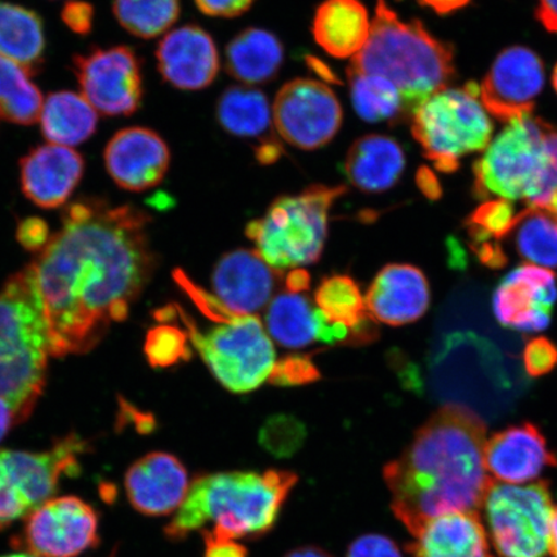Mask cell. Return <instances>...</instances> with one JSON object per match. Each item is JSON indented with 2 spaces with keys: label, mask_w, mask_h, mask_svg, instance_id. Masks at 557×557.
I'll return each mask as SVG.
<instances>
[{
  "label": "cell",
  "mask_w": 557,
  "mask_h": 557,
  "mask_svg": "<svg viewBox=\"0 0 557 557\" xmlns=\"http://www.w3.org/2000/svg\"><path fill=\"white\" fill-rule=\"evenodd\" d=\"M151 219L100 198L74 201L37 262L52 357L85 354L123 322L156 269Z\"/></svg>",
  "instance_id": "obj_1"
},
{
  "label": "cell",
  "mask_w": 557,
  "mask_h": 557,
  "mask_svg": "<svg viewBox=\"0 0 557 557\" xmlns=\"http://www.w3.org/2000/svg\"><path fill=\"white\" fill-rule=\"evenodd\" d=\"M486 424L448 404L417 430L412 443L383 469L393 512L410 534L442 515L483 507L493 482L484 461Z\"/></svg>",
  "instance_id": "obj_2"
},
{
  "label": "cell",
  "mask_w": 557,
  "mask_h": 557,
  "mask_svg": "<svg viewBox=\"0 0 557 557\" xmlns=\"http://www.w3.org/2000/svg\"><path fill=\"white\" fill-rule=\"evenodd\" d=\"M297 483V473L285 470L199 476L165 527L166 539L183 541L205 529L236 541L261 539L275 528Z\"/></svg>",
  "instance_id": "obj_3"
},
{
  "label": "cell",
  "mask_w": 557,
  "mask_h": 557,
  "mask_svg": "<svg viewBox=\"0 0 557 557\" xmlns=\"http://www.w3.org/2000/svg\"><path fill=\"white\" fill-rule=\"evenodd\" d=\"M347 70L392 82L410 116L428 97L448 88L456 75L455 53L421 21H404L386 0H377L367 44Z\"/></svg>",
  "instance_id": "obj_4"
},
{
  "label": "cell",
  "mask_w": 557,
  "mask_h": 557,
  "mask_svg": "<svg viewBox=\"0 0 557 557\" xmlns=\"http://www.w3.org/2000/svg\"><path fill=\"white\" fill-rule=\"evenodd\" d=\"M50 338L34 264L0 290V404L25 421L44 392Z\"/></svg>",
  "instance_id": "obj_5"
},
{
  "label": "cell",
  "mask_w": 557,
  "mask_h": 557,
  "mask_svg": "<svg viewBox=\"0 0 557 557\" xmlns=\"http://www.w3.org/2000/svg\"><path fill=\"white\" fill-rule=\"evenodd\" d=\"M346 193L344 185L320 184L283 195L260 219L249 222L248 239L277 273L315 263L329 238L331 209Z\"/></svg>",
  "instance_id": "obj_6"
},
{
  "label": "cell",
  "mask_w": 557,
  "mask_h": 557,
  "mask_svg": "<svg viewBox=\"0 0 557 557\" xmlns=\"http://www.w3.org/2000/svg\"><path fill=\"white\" fill-rule=\"evenodd\" d=\"M410 121L424 157L445 173L455 172L461 158L485 150L493 134L475 83L431 95L412 111Z\"/></svg>",
  "instance_id": "obj_7"
},
{
  "label": "cell",
  "mask_w": 557,
  "mask_h": 557,
  "mask_svg": "<svg viewBox=\"0 0 557 557\" xmlns=\"http://www.w3.org/2000/svg\"><path fill=\"white\" fill-rule=\"evenodd\" d=\"M479 199L525 200L541 207L546 181L543 121L528 115L507 123L473 165Z\"/></svg>",
  "instance_id": "obj_8"
},
{
  "label": "cell",
  "mask_w": 557,
  "mask_h": 557,
  "mask_svg": "<svg viewBox=\"0 0 557 557\" xmlns=\"http://www.w3.org/2000/svg\"><path fill=\"white\" fill-rule=\"evenodd\" d=\"M177 309L193 346L227 392L252 393L269 380L275 348L260 319L236 315L203 332L189 313Z\"/></svg>",
  "instance_id": "obj_9"
},
{
  "label": "cell",
  "mask_w": 557,
  "mask_h": 557,
  "mask_svg": "<svg viewBox=\"0 0 557 557\" xmlns=\"http://www.w3.org/2000/svg\"><path fill=\"white\" fill-rule=\"evenodd\" d=\"M483 508L499 557L546 556L555 508L546 480L528 485L492 482Z\"/></svg>",
  "instance_id": "obj_10"
},
{
  "label": "cell",
  "mask_w": 557,
  "mask_h": 557,
  "mask_svg": "<svg viewBox=\"0 0 557 557\" xmlns=\"http://www.w3.org/2000/svg\"><path fill=\"white\" fill-rule=\"evenodd\" d=\"M278 137L294 148H324L343 127L344 110L331 87L310 78H297L278 89L273 103Z\"/></svg>",
  "instance_id": "obj_11"
},
{
  "label": "cell",
  "mask_w": 557,
  "mask_h": 557,
  "mask_svg": "<svg viewBox=\"0 0 557 557\" xmlns=\"http://www.w3.org/2000/svg\"><path fill=\"white\" fill-rule=\"evenodd\" d=\"M73 72L78 79L82 96L92 104L97 113L129 116L141 107V61L132 48H92L87 53L75 54Z\"/></svg>",
  "instance_id": "obj_12"
},
{
  "label": "cell",
  "mask_w": 557,
  "mask_h": 557,
  "mask_svg": "<svg viewBox=\"0 0 557 557\" xmlns=\"http://www.w3.org/2000/svg\"><path fill=\"white\" fill-rule=\"evenodd\" d=\"M24 537L35 556L76 557L99 542V517L79 498H51L29 513Z\"/></svg>",
  "instance_id": "obj_13"
},
{
  "label": "cell",
  "mask_w": 557,
  "mask_h": 557,
  "mask_svg": "<svg viewBox=\"0 0 557 557\" xmlns=\"http://www.w3.org/2000/svg\"><path fill=\"white\" fill-rule=\"evenodd\" d=\"M543 85L545 69L539 54L525 47H511L494 61L479 87V100L487 114L510 123L532 115Z\"/></svg>",
  "instance_id": "obj_14"
},
{
  "label": "cell",
  "mask_w": 557,
  "mask_h": 557,
  "mask_svg": "<svg viewBox=\"0 0 557 557\" xmlns=\"http://www.w3.org/2000/svg\"><path fill=\"white\" fill-rule=\"evenodd\" d=\"M557 301L554 271L527 263L513 269L498 284L493 311L498 323L519 332L545 331Z\"/></svg>",
  "instance_id": "obj_15"
},
{
  "label": "cell",
  "mask_w": 557,
  "mask_h": 557,
  "mask_svg": "<svg viewBox=\"0 0 557 557\" xmlns=\"http://www.w3.org/2000/svg\"><path fill=\"white\" fill-rule=\"evenodd\" d=\"M103 160L121 189L139 193L162 183L170 169L171 150L156 131L129 127L111 137Z\"/></svg>",
  "instance_id": "obj_16"
},
{
  "label": "cell",
  "mask_w": 557,
  "mask_h": 557,
  "mask_svg": "<svg viewBox=\"0 0 557 557\" xmlns=\"http://www.w3.org/2000/svg\"><path fill=\"white\" fill-rule=\"evenodd\" d=\"M162 78L181 90H201L212 85L220 72L214 40L197 25L177 27L164 35L157 48Z\"/></svg>",
  "instance_id": "obj_17"
},
{
  "label": "cell",
  "mask_w": 557,
  "mask_h": 557,
  "mask_svg": "<svg viewBox=\"0 0 557 557\" xmlns=\"http://www.w3.org/2000/svg\"><path fill=\"white\" fill-rule=\"evenodd\" d=\"M277 274L256 250H232L215 263L214 296L235 315L256 317L271 301Z\"/></svg>",
  "instance_id": "obj_18"
},
{
  "label": "cell",
  "mask_w": 557,
  "mask_h": 557,
  "mask_svg": "<svg viewBox=\"0 0 557 557\" xmlns=\"http://www.w3.org/2000/svg\"><path fill=\"white\" fill-rule=\"evenodd\" d=\"M484 461L487 473L505 484H524L543 471L556 468V453L533 423L515 424L486 438Z\"/></svg>",
  "instance_id": "obj_19"
},
{
  "label": "cell",
  "mask_w": 557,
  "mask_h": 557,
  "mask_svg": "<svg viewBox=\"0 0 557 557\" xmlns=\"http://www.w3.org/2000/svg\"><path fill=\"white\" fill-rule=\"evenodd\" d=\"M85 159L78 151L54 144L30 150L20 162L21 190L35 206H64L85 174Z\"/></svg>",
  "instance_id": "obj_20"
},
{
  "label": "cell",
  "mask_w": 557,
  "mask_h": 557,
  "mask_svg": "<svg viewBox=\"0 0 557 557\" xmlns=\"http://www.w3.org/2000/svg\"><path fill=\"white\" fill-rule=\"evenodd\" d=\"M85 445L72 435L47 451L0 449V457L12 483L34 510L52 498L62 475L78 471V456L85 451Z\"/></svg>",
  "instance_id": "obj_21"
},
{
  "label": "cell",
  "mask_w": 557,
  "mask_h": 557,
  "mask_svg": "<svg viewBox=\"0 0 557 557\" xmlns=\"http://www.w3.org/2000/svg\"><path fill=\"white\" fill-rule=\"evenodd\" d=\"M431 301L430 284L421 269L389 263L373 278L366 305L374 322L401 326L420 320Z\"/></svg>",
  "instance_id": "obj_22"
},
{
  "label": "cell",
  "mask_w": 557,
  "mask_h": 557,
  "mask_svg": "<svg viewBox=\"0 0 557 557\" xmlns=\"http://www.w3.org/2000/svg\"><path fill=\"white\" fill-rule=\"evenodd\" d=\"M189 487L184 463L164 451L139 458L125 475L129 503L146 517H165L177 511Z\"/></svg>",
  "instance_id": "obj_23"
},
{
  "label": "cell",
  "mask_w": 557,
  "mask_h": 557,
  "mask_svg": "<svg viewBox=\"0 0 557 557\" xmlns=\"http://www.w3.org/2000/svg\"><path fill=\"white\" fill-rule=\"evenodd\" d=\"M215 115L228 135L260 143L256 148L260 163H275L281 157L282 146L274 136L273 104L259 88L228 87L220 96Z\"/></svg>",
  "instance_id": "obj_24"
},
{
  "label": "cell",
  "mask_w": 557,
  "mask_h": 557,
  "mask_svg": "<svg viewBox=\"0 0 557 557\" xmlns=\"http://www.w3.org/2000/svg\"><path fill=\"white\" fill-rule=\"evenodd\" d=\"M410 543V557H493L479 512L442 515L428 522Z\"/></svg>",
  "instance_id": "obj_25"
},
{
  "label": "cell",
  "mask_w": 557,
  "mask_h": 557,
  "mask_svg": "<svg viewBox=\"0 0 557 557\" xmlns=\"http://www.w3.org/2000/svg\"><path fill=\"white\" fill-rule=\"evenodd\" d=\"M406 169V154L396 139L367 135L355 139L345 159V174L354 187L367 194L392 189Z\"/></svg>",
  "instance_id": "obj_26"
},
{
  "label": "cell",
  "mask_w": 557,
  "mask_h": 557,
  "mask_svg": "<svg viewBox=\"0 0 557 557\" xmlns=\"http://www.w3.org/2000/svg\"><path fill=\"white\" fill-rule=\"evenodd\" d=\"M372 21L361 0H324L312 21L317 45L336 59H354L363 50Z\"/></svg>",
  "instance_id": "obj_27"
},
{
  "label": "cell",
  "mask_w": 557,
  "mask_h": 557,
  "mask_svg": "<svg viewBox=\"0 0 557 557\" xmlns=\"http://www.w3.org/2000/svg\"><path fill=\"white\" fill-rule=\"evenodd\" d=\"M227 73L243 86L267 85L275 79L284 62V47L275 34L248 27L226 47Z\"/></svg>",
  "instance_id": "obj_28"
},
{
  "label": "cell",
  "mask_w": 557,
  "mask_h": 557,
  "mask_svg": "<svg viewBox=\"0 0 557 557\" xmlns=\"http://www.w3.org/2000/svg\"><path fill=\"white\" fill-rule=\"evenodd\" d=\"M315 304L330 322L350 330L358 346L379 338V330L374 319L369 315L366 297L350 275L324 277L315 292Z\"/></svg>",
  "instance_id": "obj_29"
},
{
  "label": "cell",
  "mask_w": 557,
  "mask_h": 557,
  "mask_svg": "<svg viewBox=\"0 0 557 557\" xmlns=\"http://www.w3.org/2000/svg\"><path fill=\"white\" fill-rule=\"evenodd\" d=\"M39 121L50 144L73 148L95 135L99 113L82 95L61 90L47 97Z\"/></svg>",
  "instance_id": "obj_30"
},
{
  "label": "cell",
  "mask_w": 557,
  "mask_h": 557,
  "mask_svg": "<svg viewBox=\"0 0 557 557\" xmlns=\"http://www.w3.org/2000/svg\"><path fill=\"white\" fill-rule=\"evenodd\" d=\"M46 34L37 12L0 2V54L37 73L45 61Z\"/></svg>",
  "instance_id": "obj_31"
},
{
  "label": "cell",
  "mask_w": 557,
  "mask_h": 557,
  "mask_svg": "<svg viewBox=\"0 0 557 557\" xmlns=\"http://www.w3.org/2000/svg\"><path fill=\"white\" fill-rule=\"evenodd\" d=\"M320 310L302 294L285 292L269 306L267 325L271 338L287 348H304L318 341Z\"/></svg>",
  "instance_id": "obj_32"
},
{
  "label": "cell",
  "mask_w": 557,
  "mask_h": 557,
  "mask_svg": "<svg viewBox=\"0 0 557 557\" xmlns=\"http://www.w3.org/2000/svg\"><path fill=\"white\" fill-rule=\"evenodd\" d=\"M508 238L521 259L543 269H557V215L549 209L528 206L517 215Z\"/></svg>",
  "instance_id": "obj_33"
},
{
  "label": "cell",
  "mask_w": 557,
  "mask_h": 557,
  "mask_svg": "<svg viewBox=\"0 0 557 557\" xmlns=\"http://www.w3.org/2000/svg\"><path fill=\"white\" fill-rule=\"evenodd\" d=\"M44 95L24 66L0 54V117L18 125L39 121Z\"/></svg>",
  "instance_id": "obj_34"
},
{
  "label": "cell",
  "mask_w": 557,
  "mask_h": 557,
  "mask_svg": "<svg viewBox=\"0 0 557 557\" xmlns=\"http://www.w3.org/2000/svg\"><path fill=\"white\" fill-rule=\"evenodd\" d=\"M355 111L368 123H395L409 116L400 90L379 75L348 72Z\"/></svg>",
  "instance_id": "obj_35"
},
{
  "label": "cell",
  "mask_w": 557,
  "mask_h": 557,
  "mask_svg": "<svg viewBox=\"0 0 557 557\" xmlns=\"http://www.w3.org/2000/svg\"><path fill=\"white\" fill-rule=\"evenodd\" d=\"M114 15L125 30L141 39L159 37L180 17V0H114Z\"/></svg>",
  "instance_id": "obj_36"
},
{
  "label": "cell",
  "mask_w": 557,
  "mask_h": 557,
  "mask_svg": "<svg viewBox=\"0 0 557 557\" xmlns=\"http://www.w3.org/2000/svg\"><path fill=\"white\" fill-rule=\"evenodd\" d=\"M517 212L511 201L490 199L473 211L465 221L471 246L485 242H497L510 236Z\"/></svg>",
  "instance_id": "obj_37"
},
{
  "label": "cell",
  "mask_w": 557,
  "mask_h": 557,
  "mask_svg": "<svg viewBox=\"0 0 557 557\" xmlns=\"http://www.w3.org/2000/svg\"><path fill=\"white\" fill-rule=\"evenodd\" d=\"M308 429L292 414H274L268 418L259 433L261 447L275 458L294 457L302 448Z\"/></svg>",
  "instance_id": "obj_38"
},
{
  "label": "cell",
  "mask_w": 557,
  "mask_h": 557,
  "mask_svg": "<svg viewBox=\"0 0 557 557\" xmlns=\"http://www.w3.org/2000/svg\"><path fill=\"white\" fill-rule=\"evenodd\" d=\"M145 352L150 364L157 368L190 360L193 355L187 333L171 325L157 326L149 332Z\"/></svg>",
  "instance_id": "obj_39"
},
{
  "label": "cell",
  "mask_w": 557,
  "mask_h": 557,
  "mask_svg": "<svg viewBox=\"0 0 557 557\" xmlns=\"http://www.w3.org/2000/svg\"><path fill=\"white\" fill-rule=\"evenodd\" d=\"M320 379L322 374L313 364L310 355L294 354L275 361L269 382L278 387H294L309 385Z\"/></svg>",
  "instance_id": "obj_40"
},
{
  "label": "cell",
  "mask_w": 557,
  "mask_h": 557,
  "mask_svg": "<svg viewBox=\"0 0 557 557\" xmlns=\"http://www.w3.org/2000/svg\"><path fill=\"white\" fill-rule=\"evenodd\" d=\"M32 511L29 503L12 483L10 473L0 457V529L9 527Z\"/></svg>",
  "instance_id": "obj_41"
},
{
  "label": "cell",
  "mask_w": 557,
  "mask_h": 557,
  "mask_svg": "<svg viewBox=\"0 0 557 557\" xmlns=\"http://www.w3.org/2000/svg\"><path fill=\"white\" fill-rule=\"evenodd\" d=\"M525 371L531 377H542L557 366V347L545 337L529 341L522 352Z\"/></svg>",
  "instance_id": "obj_42"
},
{
  "label": "cell",
  "mask_w": 557,
  "mask_h": 557,
  "mask_svg": "<svg viewBox=\"0 0 557 557\" xmlns=\"http://www.w3.org/2000/svg\"><path fill=\"white\" fill-rule=\"evenodd\" d=\"M346 557H403L398 545L381 534L360 535L348 547Z\"/></svg>",
  "instance_id": "obj_43"
},
{
  "label": "cell",
  "mask_w": 557,
  "mask_h": 557,
  "mask_svg": "<svg viewBox=\"0 0 557 557\" xmlns=\"http://www.w3.org/2000/svg\"><path fill=\"white\" fill-rule=\"evenodd\" d=\"M543 138L546 151V181L541 207L548 208L557 193V127L543 121Z\"/></svg>",
  "instance_id": "obj_44"
},
{
  "label": "cell",
  "mask_w": 557,
  "mask_h": 557,
  "mask_svg": "<svg viewBox=\"0 0 557 557\" xmlns=\"http://www.w3.org/2000/svg\"><path fill=\"white\" fill-rule=\"evenodd\" d=\"M61 18L73 33L88 35L94 29V5L85 0H69L62 9Z\"/></svg>",
  "instance_id": "obj_45"
},
{
  "label": "cell",
  "mask_w": 557,
  "mask_h": 557,
  "mask_svg": "<svg viewBox=\"0 0 557 557\" xmlns=\"http://www.w3.org/2000/svg\"><path fill=\"white\" fill-rule=\"evenodd\" d=\"M256 0H195L199 11L209 17L234 18L250 10Z\"/></svg>",
  "instance_id": "obj_46"
},
{
  "label": "cell",
  "mask_w": 557,
  "mask_h": 557,
  "mask_svg": "<svg viewBox=\"0 0 557 557\" xmlns=\"http://www.w3.org/2000/svg\"><path fill=\"white\" fill-rule=\"evenodd\" d=\"M205 540L203 557H248V549L233 539L221 537L209 531L201 532Z\"/></svg>",
  "instance_id": "obj_47"
},
{
  "label": "cell",
  "mask_w": 557,
  "mask_h": 557,
  "mask_svg": "<svg viewBox=\"0 0 557 557\" xmlns=\"http://www.w3.org/2000/svg\"><path fill=\"white\" fill-rule=\"evenodd\" d=\"M18 240L24 247L38 249L45 247L48 239V226L38 218L26 219L18 227Z\"/></svg>",
  "instance_id": "obj_48"
},
{
  "label": "cell",
  "mask_w": 557,
  "mask_h": 557,
  "mask_svg": "<svg viewBox=\"0 0 557 557\" xmlns=\"http://www.w3.org/2000/svg\"><path fill=\"white\" fill-rule=\"evenodd\" d=\"M537 18L549 33H557V0H539Z\"/></svg>",
  "instance_id": "obj_49"
},
{
  "label": "cell",
  "mask_w": 557,
  "mask_h": 557,
  "mask_svg": "<svg viewBox=\"0 0 557 557\" xmlns=\"http://www.w3.org/2000/svg\"><path fill=\"white\" fill-rule=\"evenodd\" d=\"M417 2L429 7L441 15H447V13L463 9L471 0H417Z\"/></svg>",
  "instance_id": "obj_50"
},
{
  "label": "cell",
  "mask_w": 557,
  "mask_h": 557,
  "mask_svg": "<svg viewBox=\"0 0 557 557\" xmlns=\"http://www.w3.org/2000/svg\"><path fill=\"white\" fill-rule=\"evenodd\" d=\"M288 292L301 294L310 287V274L304 269L292 270L287 276Z\"/></svg>",
  "instance_id": "obj_51"
},
{
  "label": "cell",
  "mask_w": 557,
  "mask_h": 557,
  "mask_svg": "<svg viewBox=\"0 0 557 557\" xmlns=\"http://www.w3.org/2000/svg\"><path fill=\"white\" fill-rule=\"evenodd\" d=\"M284 557H333L331 554L326 553L325 549L317 547V546H304L292 549Z\"/></svg>",
  "instance_id": "obj_52"
},
{
  "label": "cell",
  "mask_w": 557,
  "mask_h": 557,
  "mask_svg": "<svg viewBox=\"0 0 557 557\" xmlns=\"http://www.w3.org/2000/svg\"><path fill=\"white\" fill-rule=\"evenodd\" d=\"M548 553L557 557V507L554 508L552 528H549Z\"/></svg>",
  "instance_id": "obj_53"
},
{
  "label": "cell",
  "mask_w": 557,
  "mask_h": 557,
  "mask_svg": "<svg viewBox=\"0 0 557 557\" xmlns=\"http://www.w3.org/2000/svg\"><path fill=\"white\" fill-rule=\"evenodd\" d=\"M547 209L557 215V193L554 195L552 203H549Z\"/></svg>",
  "instance_id": "obj_54"
},
{
  "label": "cell",
  "mask_w": 557,
  "mask_h": 557,
  "mask_svg": "<svg viewBox=\"0 0 557 557\" xmlns=\"http://www.w3.org/2000/svg\"><path fill=\"white\" fill-rule=\"evenodd\" d=\"M553 86L557 94V65L555 66L554 73H553Z\"/></svg>",
  "instance_id": "obj_55"
}]
</instances>
